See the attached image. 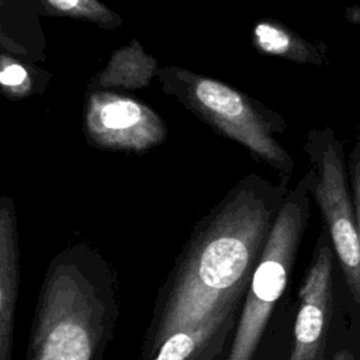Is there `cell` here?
<instances>
[{"mask_svg":"<svg viewBox=\"0 0 360 360\" xmlns=\"http://www.w3.org/2000/svg\"><path fill=\"white\" fill-rule=\"evenodd\" d=\"M290 179L246 174L194 224L156 294L141 360L226 359Z\"/></svg>","mask_w":360,"mask_h":360,"instance_id":"obj_1","label":"cell"},{"mask_svg":"<svg viewBox=\"0 0 360 360\" xmlns=\"http://www.w3.org/2000/svg\"><path fill=\"white\" fill-rule=\"evenodd\" d=\"M118 314V283L110 263L87 243L69 245L45 270L25 360L104 357Z\"/></svg>","mask_w":360,"mask_h":360,"instance_id":"obj_2","label":"cell"},{"mask_svg":"<svg viewBox=\"0 0 360 360\" xmlns=\"http://www.w3.org/2000/svg\"><path fill=\"white\" fill-rule=\"evenodd\" d=\"M156 77L166 94L177 98L222 136L240 143L278 177H291L294 160L276 138L287 128L280 114L219 80L184 68H158Z\"/></svg>","mask_w":360,"mask_h":360,"instance_id":"obj_3","label":"cell"},{"mask_svg":"<svg viewBox=\"0 0 360 360\" xmlns=\"http://www.w3.org/2000/svg\"><path fill=\"white\" fill-rule=\"evenodd\" d=\"M311 193L304 174L290 188L253 270L235 336L225 360H252L271 316L290 292V281L309 217Z\"/></svg>","mask_w":360,"mask_h":360,"instance_id":"obj_4","label":"cell"},{"mask_svg":"<svg viewBox=\"0 0 360 360\" xmlns=\"http://www.w3.org/2000/svg\"><path fill=\"white\" fill-rule=\"evenodd\" d=\"M304 150L309 169L308 188L326 229L346 285L360 305V236L349 181L345 146L330 127L307 134Z\"/></svg>","mask_w":360,"mask_h":360,"instance_id":"obj_5","label":"cell"},{"mask_svg":"<svg viewBox=\"0 0 360 360\" xmlns=\"http://www.w3.org/2000/svg\"><path fill=\"white\" fill-rule=\"evenodd\" d=\"M352 300L330 238L322 226L297 292L288 360H325Z\"/></svg>","mask_w":360,"mask_h":360,"instance_id":"obj_6","label":"cell"},{"mask_svg":"<svg viewBox=\"0 0 360 360\" xmlns=\"http://www.w3.org/2000/svg\"><path fill=\"white\" fill-rule=\"evenodd\" d=\"M83 132L97 149L136 155L162 145L167 138V127L155 110L110 90H94L86 96Z\"/></svg>","mask_w":360,"mask_h":360,"instance_id":"obj_7","label":"cell"},{"mask_svg":"<svg viewBox=\"0 0 360 360\" xmlns=\"http://www.w3.org/2000/svg\"><path fill=\"white\" fill-rule=\"evenodd\" d=\"M14 200L0 198V360H11L21 264Z\"/></svg>","mask_w":360,"mask_h":360,"instance_id":"obj_8","label":"cell"},{"mask_svg":"<svg viewBox=\"0 0 360 360\" xmlns=\"http://www.w3.org/2000/svg\"><path fill=\"white\" fill-rule=\"evenodd\" d=\"M252 41L260 52L271 56L316 66L328 63V48L323 42L308 41L274 20L257 21L252 31Z\"/></svg>","mask_w":360,"mask_h":360,"instance_id":"obj_9","label":"cell"},{"mask_svg":"<svg viewBox=\"0 0 360 360\" xmlns=\"http://www.w3.org/2000/svg\"><path fill=\"white\" fill-rule=\"evenodd\" d=\"M156 59L145 53L142 46L132 41L129 45L120 48L110 59L104 70H101L91 83L90 90H108V89H141L150 83L156 76Z\"/></svg>","mask_w":360,"mask_h":360,"instance_id":"obj_10","label":"cell"},{"mask_svg":"<svg viewBox=\"0 0 360 360\" xmlns=\"http://www.w3.org/2000/svg\"><path fill=\"white\" fill-rule=\"evenodd\" d=\"M295 298L287 294L276 308L252 360H288L292 340Z\"/></svg>","mask_w":360,"mask_h":360,"instance_id":"obj_11","label":"cell"},{"mask_svg":"<svg viewBox=\"0 0 360 360\" xmlns=\"http://www.w3.org/2000/svg\"><path fill=\"white\" fill-rule=\"evenodd\" d=\"M44 13L94 22L112 30L121 25V18L100 0H38Z\"/></svg>","mask_w":360,"mask_h":360,"instance_id":"obj_12","label":"cell"},{"mask_svg":"<svg viewBox=\"0 0 360 360\" xmlns=\"http://www.w3.org/2000/svg\"><path fill=\"white\" fill-rule=\"evenodd\" d=\"M325 360H360V305L350 301Z\"/></svg>","mask_w":360,"mask_h":360,"instance_id":"obj_13","label":"cell"},{"mask_svg":"<svg viewBox=\"0 0 360 360\" xmlns=\"http://www.w3.org/2000/svg\"><path fill=\"white\" fill-rule=\"evenodd\" d=\"M0 84L11 98H21L32 91V80L25 66L6 55L1 56Z\"/></svg>","mask_w":360,"mask_h":360,"instance_id":"obj_14","label":"cell"},{"mask_svg":"<svg viewBox=\"0 0 360 360\" xmlns=\"http://www.w3.org/2000/svg\"><path fill=\"white\" fill-rule=\"evenodd\" d=\"M347 169H349V181L353 194L359 236H360V131L354 139L353 148L347 156Z\"/></svg>","mask_w":360,"mask_h":360,"instance_id":"obj_15","label":"cell"},{"mask_svg":"<svg viewBox=\"0 0 360 360\" xmlns=\"http://www.w3.org/2000/svg\"><path fill=\"white\" fill-rule=\"evenodd\" d=\"M97 360H104V357H100V359H97Z\"/></svg>","mask_w":360,"mask_h":360,"instance_id":"obj_16","label":"cell"}]
</instances>
